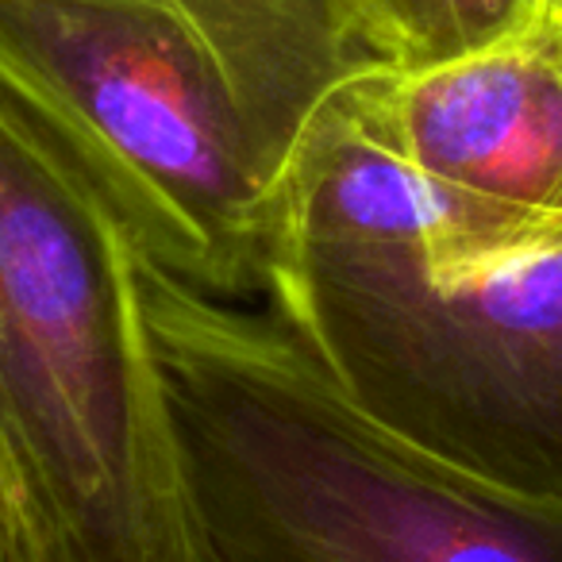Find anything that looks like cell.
Instances as JSON below:
<instances>
[{"label":"cell","instance_id":"6da1fadb","mask_svg":"<svg viewBox=\"0 0 562 562\" xmlns=\"http://www.w3.org/2000/svg\"><path fill=\"white\" fill-rule=\"evenodd\" d=\"M339 0H0V97L109 196L158 270L266 297L278 186L370 70Z\"/></svg>","mask_w":562,"mask_h":562},{"label":"cell","instance_id":"7a4b0ae2","mask_svg":"<svg viewBox=\"0 0 562 562\" xmlns=\"http://www.w3.org/2000/svg\"><path fill=\"white\" fill-rule=\"evenodd\" d=\"M193 562H562V505L493 490L344 397L270 308L139 255Z\"/></svg>","mask_w":562,"mask_h":562},{"label":"cell","instance_id":"3957f363","mask_svg":"<svg viewBox=\"0 0 562 562\" xmlns=\"http://www.w3.org/2000/svg\"><path fill=\"white\" fill-rule=\"evenodd\" d=\"M139 255L0 97V485L32 562H193Z\"/></svg>","mask_w":562,"mask_h":562},{"label":"cell","instance_id":"277c9868","mask_svg":"<svg viewBox=\"0 0 562 562\" xmlns=\"http://www.w3.org/2000/svg\"><path fill=\"white\" fill-rule=\"evenodd\" d=\"M262 301L378 428L562 505V247L462 270L401 247H278Z\"/></svg>","mask_w":562,"mask_h":562},{"label":"cell","instance_id":"5b68a950","mask_svg":"<svg viewBox=\"0 0 562 562\" xmlns=\"http://www.w3.org/2000/svg\"><path fill=\"white\" fill-rule=\"evenodd\" d=\"M355 93L424 178L562 243V24L431 70L370 66Z\"/></svg>","mask_w":562,"mask_h":562},{"label":"cell","instance_id":"8992f818","mask_svg":"<svg viewBox=\"0 0 562 562\" xmlns=\"http://www.w3.org/2000/svg\"><path fill=\"white\" fill-rule=\"evenodd\" d=\"M362 55L413 74L459 63L547 24L543 0H339Z\"/></svg>","mask_w":562,"mask_h":562},{"label":"cell","instance_id":"52a82bcc","mask_svg":"<svg viewBox=\"0 0 562 562\" xmlns=\"http://www.w3.org/2000/svg\"><path fill=\"white\" fill-rule=\"evenodd\" d=\"M0 562H32L24 531H20V520H16V513H12L4 485H0Z\"/></svg>","mask_w":562,"mask_h":562},{"label":"cell","instance_id":"ba28073f","mask_svg":"<svg viewBox=\"0 0 562 562\" xmlns=\"http://www.w3.org/2000/svg\"><path fill=\"white\" fill-rule=\"evenodd\" d=\"M543 9H547V20H551V24H562V0H543Z\"/></svg>","mask_w":562,"mask_h":562}]
</instances>
